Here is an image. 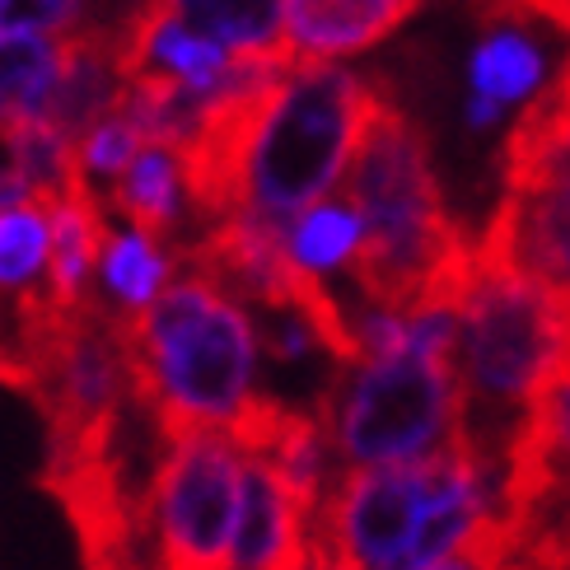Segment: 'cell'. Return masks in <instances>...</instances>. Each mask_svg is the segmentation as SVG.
Returning a JSON list of instances; mask_svg holds the SVG:
<instances>
[{"mask_svg":"<svg viewBox=\"0 0 570 570\" xmlns=\"http://www.w3.org/2000/svg\"><path fill=\"white\" fill-rule=\"evenodd\" d=\"M80 14H85V0H0V38L76 33Z\"/></svg>","mask_w":570,"mask_h":570,"instance_id":"cell-19","label":"cell"},{"mask_svg":"<svg viewBox=\"0 0 570 570\" xmlns=\"http://www.w3.org/2000/svg\"><path fill=\"white\" fill-rule=\"evenodd\" d=\"M299 570H351V566H346V561H337L327 548H318V542H308V552H304Z\"/></svg>","mask_w":570,"mask_h":570,"instance_id":"cell-23","label":"cell"},{"mask_svg":"<svg viewBox=\"0 0 570 570\" xmlns=\"http://www.w3.org/2000/svg\"><path fill=\"white\" fill-rule=\"evenodd\" d=\"M454 318L459 444L501 491L533 402L566 365V299L478 257Z\"/></svg>","mask_w":570,"mask_h":570,"instance_id":"cell-3","label":"cell"},{"mask_svg":"<svg viewBox=\"0 0 570 570\" xmlns=\"http://www.w3.org/2000/svg\"><path fill=\"white\" fill-rule=\"evenodd\" d=\"M431 570H529V566H524V557H519L514 538L505 533L501 519H491V524H487L478 538H472L463 552L444 557V561L431 566Z\"/></svg>","mask_w":570,"mask_h":570,"instance_id":"cell-20","label":"cell"},{"mask_svg":"<svg viewBox=\"0 0 570 570\" xmlns=\"http://www.w3.org/2000/svg\"><path fill=\"white\" fill-rule=\"evenodd\" d=\"M146 146H150V140H146V131H140V122L127 112V104H117L99 127L85 131V140L76 146V155H80L85 178H104V183L112 187L117 178L131 169V159L146 150Z\"/></svg>","mask_w":570,"mask_h":570,"instance_id":"cell-18","label":"cell"},{"mask_svg":"<svg viewBox=\"0 0 570 570\" xmlns=\"http://www.w3.org/2000/svg\"><path fill=\"white\" fill-rule=\"evenodd\" d=\"M281 239H285L291 263L304 276L323 281L337 267H355V257L365 248V220L351 197H323L308 210H299V216L281 229Z\"/></svg>","mask_w":570,"mask_h":570,"instance_id":"cell-15","label":"cell"},{"mask_svg":"<svg viewBox=\"0 0 570 570\" xmlns=\"http://www.w3.org/2000/svg\"><path fill=\"white\" fill-rule=\"evenodd\" d=\"M421 0H285V61L332 66L389 38Z\"/></svg>","mask_w":570,"mask_h":570,"instance_id":"cell-10","label":"cell"},{"mask_svg":"<svg viewBox=\"0 0 570 570\" xmlns=\"http://www.w3.org/2000/svg\"><path fill=\"white\" fill-rule=\"evenodd\" d=\"M244 501V449L225 431L164 440L146 491L159 570H229Z\"/></svg>","mask_w":570,"mask_h":570,"instance_id":"cell-7","label":"cell"},{"mask_svg":"<svg viewBox=\"0 0 570 570\" xmlns=\"http://www.w3.org/2000/svg\"><path fill=\"white\" fill-rule=\"evenodd\" d=\"M42 487L57 495V505L76 529L85 570H146L140 566L146 495L131 491L122 454L42 468Z\"/></svg>","mask_w":570,"mask_h":570,"instance_id":"cell-8","label":"cell"},{"mask_svg":"<svg viewBox=\"0 0 570 570\" xmlns=\"http://www.w3.org/2000/svg\"><path fill=\"white\" fill-rule=\"evenodd\" d=\"M468 76H472V94H482V99L505 108V104H519V99L542 94L548 66H542V52L524 33L495 23V29H487L482 42L472 47Z\"/></svg>","mask_w":570,"mask_h":570,"instance_id":"cell-16","label":"cell"},{"mask_svg":"<svg viewBox=\"0 0 570 570\" xmlns=\"http://www.w3.org/2000/svg\"><path fill=\"white\" fill-rule=\"evenodd\" d=\"M454 323L416 346L365 355L337 370V384L327 389L318 416L327 425L332 454L346 468L421 463L454 444Z\"/></svg>","mask_w":570,"mask_h":570,"instance_id":"cell-6","label":"cell"},{"mask_svg":"<svg viewBox=\"0 0 570 570\" xmlns=\"http://www.w3.org/2000/svg\"><path fill=\"white\" fill-rule=\"evenodd\" d=\"M557 23H561V29L570 33V0H561V14H557Z\"/></svg>","mask_w":570,"mask_h":570,"instance_id":"cell-25","label":"cell"},{"mask_svg":"<svg viewBox=\"0 0 570 570\" xmlns=\"http://www.w3.org/2000/svg\"><path fill=\"white\" fill-rule=\"evenodd\" d=\"M23 202H33V187L23 183L14 169H0V216L14 210V206H23Z\"/></svg>","mask_w":570,"mask_h":570,"instance_id":"cell-21","label":"cell"},{"mask_svg":"<svg viewBox=\"0 0 570 570\" xmlns=\"http://www.w3.org/2000/svg\"><path fill=\"white\" fill-rule=\"evenodd\" d=\"M169 10L234 57L285 61V0H169Z\"/></svg>","mask_w":570,"mask_h":570,"instance_id":"cell-13","label":"cell"},{"mask_svg":"<svg viewBox=\"0 0 570 570\" xmlns=\"http://www.w3.org/2000/svg\"><path fill=\"white\" fill-rule=\"evenodd\" d=\"M379 89L342 66H291L272 85L239 164L234 216L291 225L351 169Z\"/></svg>","mask_w":570,"mask_h":570,"instance_id":"cell-5","label":"cell"},{"mask_svg":"<svg viewBox=\"0 0 570 570\" xmlns=\"http://www.w3.org/2000/svg\"><path fill=\"white\" fill-rule=\"evenodd\" d=\"M342 183V197L365 220V248L351 267L365 304L389 314L454 308L478 263V239L444 210L425 140L384 89Z\"/></svg>","mask_w":570,"mask_h":570,"instance_id":"cell-1","label":"cell"},{"mask_svg":"<svg viewBox=\"0 0 570 570\" xmlns=\"http://www.w3.org/2000/svg\"><path fill=\"white\" fill-rule=\"evenodd\" d=\"M468 122L472 127H495L501 122V104L482 99V94H468Z\"/></svg>","mask_w":570,"mask_h":570,"instance_id":"cell-22","label":"cell"},{"mask_svg":"<svg viewBox=\"0 0 570 570\" xmlns=\"http://www.w3.org/2000/svg\"><path fill=\"white\" fill-rule=\"evenodd\" d=\"M122 323L131 365V397L159 425V440L193 431H229L257 397V351L263 337L239 295L206 272H187L164 295Z\"/></svg>","mask_w":570,"mask_h":570,"instance_id":"cell-2","label":"cell"},{"mask_svg":"<svg viewBox=\"0 0 570 570\" xmlns=\"http://www.w3.org/2000/svg\"><path fill=\"white\" fill-rule=\"evenodd\" d=\"M174 272V257L164 253L159 239L140 229H117L108 234L104 257H99V299L112 318H136L164 295Z\"/></svg>","mask_w":570,"mask_h":570,"instance_id":"cell-14","label":"cell"},{"mask_svg":"<svg viewBox=\"0 0 570 570\" xmlns=\"http://www.w3.org/2000/svg\"><path fill=\"white\" fill-rule=\"evenodd\" d=\"M308 552V514L285 478L257 454H244V501L229 570H299Z\"/></svg>","mask_w":570,"mask_h":570,"instance_id":"cell-9","label":"cell"},{"mask_svg":"<svg viewBox=\"0 0 570 570\" xmlns=\"http://www.w3.org/2000/svg\"><path fill=\"white\" fill-rule=\"evenodd\" d=\"M183 197H187V187H183L178 150L159 146V140H150V146L131 159V169L108 187V206L117 210V216H122L131 229L159 239V244L178 229Z\"/></svg>","mask_w":570,"mask_h":570,"instance_id":"cell-11","label":"cell"},{"mask_svg":"<svg viewBox=\"0 0 570 570\" xmlns=\"http://www.w3.org/2000/svg\"><path fill=\"white\" fill-rule=\"evenodd\" d=\"M561 370H570V299H566V365Z\"/></svg>","mask_w":570,"mask_h":570,"instance_id":"cell-24","label":"cell"},{"mask_svg":"<svg viewBox=\"0 0 570 570\" xmlns=\"http://www.w3.org/2000/svg\"><path fill=\"white\" fill-rule=\"evenodd\" d=\"M66 70V38H0V131L42 122Z\"/></svg>","mask_w":570,"mask_h":570,"instance_id":"cell-12","label":"cell"},{"mask_svg":"<svg viewBox=\"0 0 570 570\" xmlns=\"http://www.w3.org/2000/svg\"><path fill=\"white\" fill-rule=\"evenodd\" d=\"M491 519H501L495 487L454 435L421 463L342 468L308 542L351 570H431L463 552Z\"/></svg>","mask_w":570,"mask_h":570,"instance_id":"cell-4","label":"cell"},{"mask_svg":"<svg viewBox=\"0 0 570 570\" xmlns=\"http://www.w3.org/2000/svg\"><path fill=\"white\" fill-rule=\"evenodd\" d=\"M52 257V216L42 202H23L0 216V291L23 295L47 285Z\"/></svg>","mask_w":570,"mask_h":570,"instance_id":"cell-17","label":"cell"}]
</instances>
